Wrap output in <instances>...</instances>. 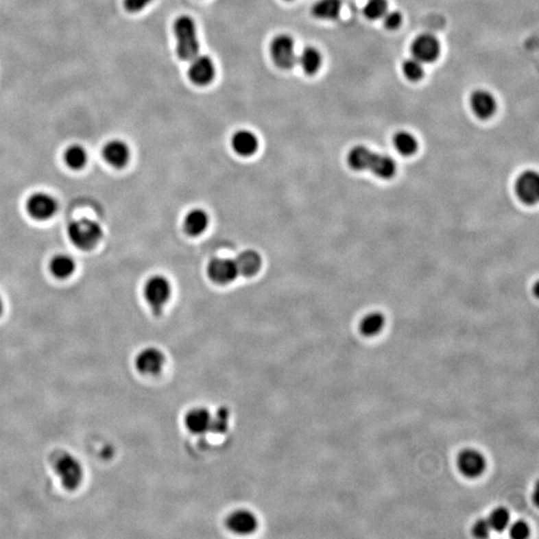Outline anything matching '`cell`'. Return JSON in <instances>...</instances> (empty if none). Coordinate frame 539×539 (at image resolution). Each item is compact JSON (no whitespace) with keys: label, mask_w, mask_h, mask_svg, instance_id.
<instances>
[{"label":"cell","mask_w":539,"mask_h":539,"mask_svg":"<svg viewBox=\"0 0 539 539\" xmlns=\"http://www.w3.org/2000/svg\"><path fill=\"white\" fill-rule=\"evenodd\" d=\"M348 163L356 171H370L379 178L389 180L396 174V161L390 155L374 152L366 146H356L348 152Z\"/></svg>","instance_id":"obj_1"},{"label":"cell","mask_w":539,"mask_h":539,"mask_svg":"<svg viewBox=\"0 0 539 539\" xmlns=\"http://www.w3.org/2000/svg\"><path fill=\"white\" fill-rule=\"evenodd\" d=\"M52 470L59 483L68 492L77 490L84 481L85 472L82 462L73 453L60 451L52 459Z\"/></svg>","instance_id":"obj_2"},{"label":"cell","mask_w":539,"mask_h":539,"mask_svg":"<svg viewBox=\"0 0 539 539\" xmlns=\"http://www.w3.org/2000/svg\"><path fill=\"white\" fill-rule=\"evenodd\" d=\"M176 38V52L183 61H190L200 51L198 32L194 19L189 15H181L173 25Z\"/></svg>","instance_id":"obj_3"},{"label":"cell","mask_w":539,"mask_h":539,"mask_svg":"<svg viewBox=\"0 0 539 539\" xmlns=\"http://www.w3.org/2000/svg\"><path fill=\"white\" fill-rule=\"evenodd\" d=\"M67 235L73 246L90 251L100 244L104 236L102 226L88 218L72 221L67 227Z\"/></svg>","instance_id":"obj_4"},{"label":"cell","mask_w":539,"mask_h":539,"mask_svg":"<svg viewBox=\"0 0 539 539\" xmlns=\"http://www.w3.org/2000/svg\"><path fill=\"white\" fill-rule=\"evenodd\" d=\"M167 363L165 352L153 346L141 348L133 359L136 372L144 378H157L165 371Z\"/></svg>","instance_id":"obj_5"},{"label":"cell","mask_w":539,"mask_h":539,"mask_svg":"<svg viewBox=\"0 0 539 539\" xmlns=\"http://www.w3.org/2000/svg\"><path fill=\"white\" fill-rule=\"evenodd\" d=\"M224 527L236 536H251L260 528V517L251 508L236 507L224 518Z\"/></svg>","instance_id":"obj_6"},{"label":"cell","mask_w":539,"mask_h":539,"mask_svg":"<svg viewBox=\"0 0 539 539\" xmlns=\"http://www.w3.org/2000/svg\"><path fill=\"white\" fill-rule=\"evenodd\" d=\"M144 298L155 315H160L170 301L172 287L167 278L155 275L147 280L143 289Z\"/></svg>","instance_id":"obj_7"},{"label":"cell","mask_w":539,"mask_h":539,"mask_svg":"<svg viewBox=\"0 0 539 539\" xmlns=\"http://www.w3.org/2000/svg\"><path fill=\"white\" fill-rule=\"evenodd\" d=\"M184 429L194 437L211 435L213 411L205 405H194L183 415Z\"/></svg>","instance_id":"obj_8"},{"label":"cell","mask_w":539,"mask_h":539,"mask_svg":"<svg viewBox=\"0 0 539 539\" xmlns=\"http://www.w3.org/2000/svg\"><path fill=\"white\" fill-rule=\"evenodd\" d=\"M273 62L276 67L282 70H290L297 63L295 41L289 34H278L274 37L270 45Z\"/></svg>","instance_id":"obj_9"},{"label":"cell","mask_w":539,"mask_h":539,"mask_svg":"<svg viewBox=\"0 0 539 539\" xmlns=\"http://www.w3.org/2000/svg\"><path fill=\"white\" fill-rule=\"evenodd\" d=\"M58 202L51 194L43 191L35 192L26 200L27 214L36 221H48L58 211Z\"/></svg>","instance_id":"obj_10"},{"label":"cell","mask_w":539,"mask_h":539,"mask_svg":"<svg viewBox=\"0 0 539 539\" xmlns=\"http://www.w3.org/2000/svg\"><path fill=\"white\" fill-rule=\"evenodd\" d=\"M216 76V67L214 61L207 56H195L190 60L188 77L197 86H208L213 82Z\"/></svg>","instance_id":"obj_11"},{"label":"cell","mask_w":539,"mask_h":539,"mask_svg":"<svg viewBox=\"0 0 539 539\" xmlns=\"http://www.w3.org/2000/svg\"><path fill=\"white\" fill-rule=\"evenodd\" d=\"M440 49V41L435 35L431 34L418 35L414 39L411 46L414 58L422 63H431L437 60Z\"/></svg>","instance_id":"obj_12"},{"label":"cell","mask_w":539,"mask_h":539,"mask_svg":"<svg viewBox=\"0 0 539 539\" xmlns=\"http://www.w3.org/2000/svg\"><path fill=\"white\" fill-rule=\"evenodd\" d=\"M207 273L211 281L218 285H229L239 276L235 260L228 258H214L210 261Z\"/></svg>","instance_id":"obj_13"},{"label":"cell","mask_w":539,"mask_h":539,"mask_svg":"<svg viewBox=\"0 0 539 539\" xmlns=\"http://www.w3.org/2000/svg\"><path fill=\"white\" fill-rule=\"evenodd\" d=\"M102 155L111 167L123 169L131 159L130 147L123 140L112 139L103 147Z\"/></svg>","instance_id":"obj_14"},{"label":"cell","mask_w":539,"mask_h":539,"mask_svg":"<svg viewBox=\"0 0 539 539\" xmlns=\"http://www.w3.org/2000/svg\"><path fill=\"white\" fill-rule=\"evenodd\" d=\"M457 466L459 472L468 477L475 479L481 477L486 468V459L481 453L475 449H464L457 457Z\"/></svg>","instance_id":"obj_15"},{"label":"cell","mask_w":539,"mask_h":539,"mask_svg":"<svg viewBox=\"0 0 539 539\" xmlns=\"http://www.w3.org/2000/svg\"><path fill=\"white\" fill-rule=\"evenodd\" d=\"M517 196L527 205H534L539 200V176L536 171H525L517 179Z\"/></svg>","instance_id":"obj_16"},{"label":"cell","mask_w":539,"mask_h":539,"mask_svg":"<svg viewBox=\"0 0 539 539\" xmlns=\"http://www.w3.org/2000/svg\"><path fill=\"white\" fill-rule=\"evenodd\" d=\"M470 103L472 112L481 120L490 119L496 111V100L488 90L477 89L473 91Z\"/></svg>","instance_id":"obj_17"},{"label":"cell","mask_w":539,"mask_h":539,"mask_svg":"<svg viewBox=\"0 0 539 539\" xmlns=\"http://www.w3.org/2000/svg\"><path fill=\"white\" fill-rule=\"evenodd\" d=\"M232 148L242 157H251L259 149L257 135L252 131L242 129L234 133L231 139Z\"/></svg>","instance_id":"obj_18"},{"label":"cell","mask_w":539,"mask_h":539,"mask_svg":"<svg viewBox=\"0 0 539 539\" xmlns=\"http://www.w3.org/2000/svg\"><path fill=\"white\" fill-rule=\"evenodd\" d=\"M239 275L250 278L257 275L262 268V257L255 250H245L235 259Z\"/></svg>","instance_id":"obj_19"},{"label":"cell","mask_w":539,"mask_h":539,"mask_svg":"<svg viewBox=\"0 0 539 539\" xmlns=\"http://www.w3.org/2000/svg\"><path fill=\"white\" fill-rule=\"evenodd\" d=\"M210 219L203 209H193L184 218V230L189 236L198 237L207 230Z\"/></svg>","instance_id":"obj_20"},{"label":"cell","mask_w":539,"mask_h":539,"mask_svg":"<svg viewBox=\"0 0 539 539\" xmlns=\"http://www.w3.org/2000/svg\"><path fill=\"white\" fill-rule=\"evenodd\" d=\"M49 271L53 277L65 280L71 277L76 271V262L68 254H57L49 262Z\"/></svg>","instance_id":"obj_21"},{"label":"cell","mask_w":539,"mask_h":539,"mask_svg":"<svg viewBox=\"0 0 539 539\" xmlns=\"http://www.w3.org/2000/svg\"><path fill=\"white\" fill-rule=\"evenodd\" d=\"M297 62L299 63L304 73L308 75H314L322 67L323 57H322L321 52L314 46H308L302 50L297 58Z\"/></svg>","instance_id":"obj_22"},{"label":"cell","mask_w":539,"mask_h":539,"mask_svg":"<svg viewBox=\"0 0 539 539\" xmlns=\"http://www.w3.org/2000/svg\"><path fill=\"white\" fill-rule=\"evenodd\" d=\"M342 4V0H318L311 12L315 19L334 21L341 13Z\"/></svg>","instance_id":"obj_23"},{"label":"cell","mask_w":539,"mask_h":539,"mask_svg":"<svg viewBox=\"0 0 539 539\" xmlns=\"http://www.w3.org/2000/svg\"><path fill=\"white\" fill-rule=\"evenodd\" d=\"M63 159L67 167L71 170H82L88 162V153L84 147L79 144H72L65 149Z\"/></svg>","instance_id":"obj_24"},{"label":"cell","mask_w":539,"mask_h":539,"mask_svg":"<svg viewBox=\"0 0 539 539\" xmlns=\"http://www.w3.org/2000/svg\"><path fill=\"white\" fill-rule=\"evenodd\" d=\"M394 148L404 156H411L418 149V140L407 131H400L394 136Z\"/></svg>","instance_id":"obj_25"},{"label":"cell","mask_w":539,"mask_h":539,"mask_svg":"<svg viewBox=\"0 0 539 539\" xmlns=\"http://www.w3.org/2000/svg\"><path fill=\"white\" fill-rule=\"evenodd\" d=\"M385 319L381 313H371L366 315L359 324V331L366 337H374L382 332Z\"/></svg>","instance_id":"obj_26"},{"label":"cell","mask_w":539,"mask_h":539,"mask_svg":"<svg viewBox=\"0 0 539 539\" xmlns=\"http://www.w3.org/2000/svg\"><path fill=\"white\" fill-rule=\"evenodd\" d=\"M231 411L227 407H219L213 411L211 435H224L231 427Z\"/></svg>","instance_id":"obj_27"},{"label":"cell","mask_w":539,"mask_h":539,"mask_svg":"<svg viewBox=\"0 0 539 539\" xmlns=\"http://www.w3.org/2000/svg\"><path fill=\"white\" fill-rule=\"evenodd\" d=\"M422 64L424 63L420 62V61L414 58V57L413 58L407 59L403 63V72H404L405 77L409 79V80L414 81V82L420 81L424 75V69Z\"/></svg>","instance_id":"obj_28"},{"label":"cell","mask_w":539,"mask_h":539,"mask_svg":"<svg viewBox=\"0 0 539 539\" xmlns=\"http://www.w3.org/2000/svg\"><path fill=\"white\" fill-rule=\"evenodd\" d=\"M363 12L372 21L381 19L387 12V0H368Z\"/></svg>","instance_id":"obj_29"},{"label":"cell","mask_w":539,"mask_h":539,"mask_svg":"<svg viewBox=\"0 0 539 539\" xmlns=\"http://www.w3.org/2000/svg\"><path fill=\"white\" fill-rule=\"evenodd\" d=\"M510 512L505 508H497L490 514L488 523H490L492 530L497 532H503L510 525Z\"/></svg>","instance_id":"obj_30"},{"label":"cell","mask_w":539,"mask_h":539,"mask_svg":"<svg viewBox=\"0 0 539 539\" xmlns=\"http://www.w3.org/2000/svg\"><path fill=\"white\" fill-rule=\"evenodd\" d=\"M383 17V25L389 30L398 29L403 23V15L396 10L385 12Z\"/></svg>","instance_id":"obj_31"},{"label":"cell","mask_w":539,"mask_h":539,"mask_svg":"<svg viewBox=\"0 0 539 539\" xmlns=\"http://www.w3.org/2000/svg\"><path fill=\"white\" fill-rule=\"evenodd\" d=\"M510 536L514 539H525L529 536V527L525 521H516L510 527Z\"/></svg>","instance_id":"obj_32"},{"label":"cell","mask_w":539,"mask_h":539,"mask_svg":"<svg viewBox=\"0 0 539 539\" xmlns=\"http://www.w3.org/2000/svg\"><path fill=\"white\" fill-rule=\"evenodd\" d=\"M490 531H492V527H490V523H488V519H479V520L477 521L475 525H473L472 534L475 538H488V536H490Z\"/></svg>","instance_id":"obj_33"},{"label":"cell","mask_w":539,"mask_h":539,"mask_svg":"<svg viewBox=\"0 0 539 539\" xmlns=\"http://www.w3.org/2000/svg\"><path fill=\"white\" fill-rule=\"evenodd\" d=\"M153 0H124L125 10L130 13H138L145 10Z\"/></svg>","instance_id":"obj_34"},{"label":"cell","mask_w":539,"mask_h":539,"mask_svg":"<svg viewBox=\"0 0 539 539\" xmlns=\"http://www.w3.org/2000/svg\"><path fill=\"white\" fill-rule=\"evenodd\" d=\"M4 313V302L3 299H2L1 295H0V317L3 315Z\"/></svg>","instance_id":"obj_35"},{"label":"cell","mask_w":539,"mask_h":539,"mask_svg":"<svg viewBox=\"0 0 539 539\" xmlns=\"http://www.w3.org/2000/svg\"><path fill=\"white\" fill-rule=\"evenodd\" d=\"M285 1H292V0H285Z\"/></svg>","instance_id":"obj_36"}]
</instances>
